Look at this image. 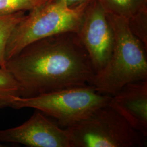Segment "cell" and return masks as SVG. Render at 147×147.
Returning a JSON list of instances; mask_svg holds the SVG:
<instances>
[{
	"mask_svg": "<svg viewBox=\"0 0 147 147\" xmlns=\"http://www.w3.org/2000/svg\"><path fill=\"white\" fill-rule=\"evenodd\" d=\"M0 142L31 147H71L65 129L59 127L38 110L20 125L0 130Z\"/></svg>",
	"mask_w": 147,
	"mask_h": 147,
	"instance_id": "52a82bcc",
	"label": "cell"
},
{
	"mask_svg": "<svg viewBox=\"0 0 147 147\" xmlns=\"http://www.w3.org/2000/svg\"><path fill=\"white\" fill-rule=\"evenodd\" d=\"M106 13L129 20L139 11L147 9V0H98Z\"/></svg>",
	"mask_w": 147,
	"mask_h": 147,
	"instance_id": "9c48e42d",
	"label": "cell"
},
{
	"mask_svg": "<svg viewBox=\"0 0 147 147\" xmlns=\"http://www.w3.org/2000/svg\"><path fill=\"white\" fill-rule=\"evenodd\" d=\"M71 147H142L146 137L109 104L65 128Z\"/></svg>",
	"mask_w": 147,
	"mask_h": 147,
	"instance_id": "277c9868",
	"label": "cell"
},
{
	"mask_svg": "<svg viewBox=\"0 0 147 147\" xmlns=\"http://www.w3.org/2000/svg\"><path fill=\"white\" fill-rule=\"evenodd\" d=\"M90 1L71 8L57 0H53L28 12L16 25L8 40L5 51L6 60L38 40L64 32L78 33Z\"/></svg>",
	"mask_w": 147,
	"mask_h": 147,
	"instance_id": "3957f363",
	"label": "cell"
},
{
	"mask_svg": "<svg viewBox=\"0 0 147 147\" xmlns=\"http://www.w3.org/2000/svg\"><path fill=\"white\" fill-rule=\"evenodd\" d=\"M26 12L0 16V67L6 69L5 51L11 34L16 25L23 19Z\"/></svg>",
	"mask_w": 147,
	"mask_h": 147,
	"instance_id": "30bf717a",
	"label": "cell"
},
{
	"mask_svg": "<svg viewBox=\"0 0 147 147\" xmlns=\"http://www.w3.org/2000/svg\"><path fill=\"white\" fill-rule=\"evenodd\" d=\"M111 96L101 94L90 85L61 89L32 97L18 96L11 107L32 108L50 116L65 128L109 104Z\"/></svg>",
	"mask_w": 147,
	"mask_h": 147,
	"instance_id": "5b68a950",
	"label": "cell"
},
{
	"mask_svg": "<svg viewBox=\"0 0 147 147\" xmlns=\"http://www.w3.org/2000/svg\"><path fill=\"white\" fill-rule=\"evenodd\" d=\"M96 73L105 67L112 55L114 34L106 13L98 0H90L78 33Z\"/></svg>",
	"mask_w": 147,
	"mask_h": 147,
	"instance_id": "8992f818",
	"label": "cell"
},
{
	"mask_svg": "<svg viewBox=\"0 0 147 147\" xmlns=\"http://www.w3.org/2000/svg\"><path fill=\"white\" fill-rule=\"evenodd\" d=\"M109 105L147 137V79L130 82L111 96Z\"/></svg>",
	"mask_w": 147,
	"mask_h": 147,
	"instance_id": "ba28073f",
	"label": "cell"
},
{
	"mask_svg": "<svg viewBox=\"0 0 147 147\" xmlns=\"http://www.w3.org/2000/svg\"><path fill=\"white\" fill-rule=\"evenodd\" d=\"M3 147V146H2L1 144H0V147Z\"/></svg>",
	"mask_w": 147,
	"mask_h": 147,
	"instance_id": "9a60e30c",
	"label": "cell"
},
{
	"mask_svg": "<svg viewBox=\"0 0 147 147\" xmlns=\"http://www.w3.org/2000/svg\"><path fill=\"white\" fill-rule=\"evenodd\" d=\"M18 96H21L19 83L8 70L0 67V108L11 107Z\"/></svg>",
	"mask_w": 147,
	"mask_h": 147,
	"instance_id": "8fae6325",
	"label": "cell"
},
{
	"mask_svg": "<svg viewBox=\"0 0 147 147\" xmlns=\"http://www.w3.org/2000/svg\"><path fill=\"white\" fill-rule=\"evenodd\" d=\"M69 7H75L81 5L89 0H57Z\"/></svg>",
	"mask_w": 147,
	"mask_h": 147,
	"instance_id": "5bb4252c",
	"label": "cell"
},
{
	"mask_svg": "<svg viewBox=\"0 0 147 147\" xmlns=\"http://www.w3.org/2000/svg\"><path fill=\"white\" fill-rule=\"evenodd\" d=\"M128 22L133 34L147 47V9L139 11Z\"/></svg>",
	"mask_w": 147,
	"mask_h": 147,
	"instance_id": "4fadbf2b",
	"label": "cell"
},
{
	"mask_svg": "<svg viewBox=\"0 0 147 147\" xmlns=\"http://www.w3.org/2000/svg\"><path fill=\"white\" fill-rule=\"evenodd\" d=\"M21 97L89 85L95 75L77 33L68 32L30 43L7 61Z\"/></svg>",
	"mask_w": 147,
	"mask_h": 147,
	"instance_id": "6da1fadb",
	"label": "cell"
},
{
	"mask_svg": "<svg viewBox=\"0 0 147 147\" xmlns=\"http://www.w3.org/2000/svg\"><path fill=\"white\" fill-rule=\"evenodd\" d=\"M106 15L113 32V49L110 59L89 85L101 94L112 96L125 84L147 79V47L133 34L127 19Z\"/></svg>",
	"mask_w": 147,
	"mask_h": 147,
	"instance_id": "7a4b0ae2",
	"label": "cell"
},
{
	"mask_svg": "<svg viewBox=\"0 0 147 147\" xmlns=\"http://www.w3.org/2000/svg\"><path fill=\"white\" fill-rule=\"evenodd\" d=\"M53 0H0V16L31 11Z\"/></svg>",
	"mask_w": 147,
	"mask_h": 147,
	"instance_id": "7c38bea8",
	"label": "cell"
}]
</instances>
